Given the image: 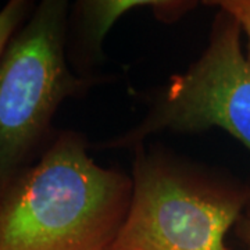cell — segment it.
Returning <instances> with one entry per match:
<instances>
[{
	"instance_id": "obj_1",
	"label": "cell",
	"mask_w": 250,
	"mask_h": 250,
	"mask_svg": "<svg viewBox=\"0 0 250 250\" xmlns=\"http://www.w3.org/2000/svg\"><path fill=\"white\" fill-rule=\"evenodd\" d=\"M77 131H57L0 199V250H110L129 208L132 178L99 166Z\"/></svg>"
},
{
	"instance_id": "obj_2",
	"label": "cell",
	"mask_w": 250,
	"mask_h": 250,
	"mask_svg": "<svg viewBox=\"0 0 250 250\" xmlns=\"http://www.w3.org/2000/svg\"><path fill=\"white\" fill-rule=\"evenodd\" d=\"M70 9L65 0L38 3L0 57V199L53 141L60 106L93 83L68 62Z\"/></svg>"
},
{
	"instance_id": "obj_3",
	"label": "cell",
	"mask_w": 250,
	"mask_h": 250,
	"mask_svg": "<svg viewBox=\"0 0 250 250\" xmlns=\"http://www.w3.org/2000/svg\"><path fill=\"white\" fill-rule=\"evenodd\" d=\"M132 196L110 250H229L250 188L161 149H134Z\"/></svg>"
},
{
	"instance_id": "obj_4",
	"label": "cell",
	"mask_w": 250,
	"mask_h": 250,
	"mask_svg": "<svg viewBox=\"0 0 250 250\" xmlns=\"http://www.w3.org/2000/svg\"><path fill=\"white\" fill-rule=\"evenodd\" d=\"M220 128L250 152V62L238 21L218 10L208 43L185 71L172 75L142 121L96 143L100 150H134L150 135L193 134Z\"/></svg>"
},
{
	"instance_id": "obj_5",
	"label": "cell",
	"mask_w": 250,
	"mask_h": 250,
	"mask_svg": "<svg viewBox=\"0 0 250 250\" xmlns=\"http://www.w3.org/2000/svg\"><path fill=\"white\" fill-rule=\"evenodd\" d=\"M196 1L178 0H82L70 9L67 28V57L72 70L89 77L90 62L99 57L103 39L124 14L150 9L164 22L177 21L196 6Z\"/></svg>"
},
{
	"instance_id": "obj_6",
	"label": "cell",
	"mask_w": 250,
	"mask_h": 250,
	"mask_svg": "<svg viewBox=\"0 0 250 250\" xmlns=\"http://www.w3.org/2000/svg\"><path fill=\"white\" fill-rule=\"evenodd\" d=\"M35 6L29 0H10L0 10V57L11 38L32 14Z\"/></svg>"
},
{
	"instance_id": "obj_7",
	"label": "cell",
	"mask_w": 250,
	"mask_h": 250,
	"mask_svg": "<svg viewBox=\"0 0 250 250\" xmlns=\"http://www.w3.org/2000/svg\"><path fill=\"white\" fill-rule=\"evenodd\" d=\"M205 4L215 6L229 16H232L242 29V34L248 38V60L250 62V0H218L205 1Z\"/></svg>"
},
{
	"instance_id": "obj_8",
	"label": "cell",
	"mask_w": 250,
	"mask_h": 250,
	"mask_svg": "<svg viewBox=\"0 0 250 250\" xmlns=\"http://www.w3.org/2000/svg\"><path fill=\"white\" fill-rule=\"evenodd\" d=\"M235 233L246 250H250V207L235 225Z\"/></svg>"
}]
</instances>
